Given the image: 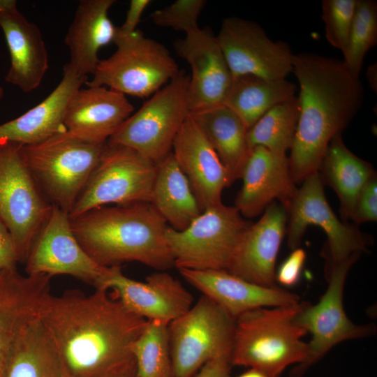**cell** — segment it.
<instances>
[{
	"mask_svg": "<svg viewBox=\"0 0 377 377\" xmlns=\"http://www.w3.org/2000/svg\"><path fill=\"white\" fill-rule=\"evenodd\" d=\"M37 318L71 377H102L134 360L131 346L148 321L103 289L50 293Z\"/></svg>",
	"mask_w": 377,
	"mask_h": 377,
	"instance_id": "1",
	"label": "cell"
},
{
	"mask_svg": "<svg viewBox=\"0 0 377 377\" xmlns=\"http://www.w3.org/2000/svg\"><path fill=\"white\" fill-rule=\"evenodd\" d=\"M293 73L300 87L299 117L288 160L292 178L299 184L318 172L331 140L361 108L364 91L360 75L335 58L294 54Z\"/></svg>",
	"mask_w": 377,
	"mask_h": 377,
	"instance_id": "2",
	"label": "cell"
},
{
	"mask_svg": "<svg viewBox=\"0 0 377 377\" xmlns=\"http://www.w3.org/2000/svg\"><path fill=\"white\" fill-rule=\"evenodd\" d=\"M70 223L80 245L102 267L138 262L165 271L175 266L165 239L168 225L149 202L96 207Z\"/></svg>",
	"mask_w": 377,
	"mask_h": 377,
	"instance_id": "3",
	"label": "cell"
},
{
	"mask_svg": "<svg viewBox=\"0 0 377 377\" xmlns=\"http://www.w3.org/2000/svg\"><path fill=\"white\" fill-rule=\"evenodd\" d=\"M304 302L248 311L235 319L230 363L258 369L271 377H280L290 364L307 357V333L295 323Z\"/></svg>",
	"mask_w": 377,
	"mask_h": 377,
	"instance_id": "4",
	"label": "cell"
},
{
	"mask_svg": "<svg viewBox=\"0 0 377 377\" xmlns=\"http://www.w3.org/2000/svg\"><path fill=\"white\" fill-rule=\"evenodd\" d=\"M105 143L89 142L66 131L42 142L22 146V152L49 202L69 214L98 164Z\"/></svg>",
	"mask_w": 377,
	"mask_h": 377,
	"instance_id": "5",
	"label": "cell"
},
{
	"mask_svg": "<svg viewBox=\"0 0 377 377\" xmlns=\"http://www.w3.org/2000/svg\"><path fill=\"white\" fill-rule=\"evenodd\" d=\"M115 52L100 60L87 87H105L138 98H147L166 85L179 68L162 43L140 30L128 36L116 34Z\"/></svg>",
	"mask_w": 377,
	"mask_h": 377,
	"instance_id": "6",
	"label": "cell"
},
{
	"mask_svg": "<svg viewBox=\"0 0 377 377\" xmlns=\"http://www.w3.org/2000/svg\"><path fill=\"white\" fill-rule=\"evenodd\" d=\"M235 318L202 295L168 325L170 377H193L207 362L230 357Z\"/></svg>",
	"mask_w": 377,
	"mask_h": 377,
	"instance_id": "7",
	"label": "cell"
},
{
	"mask_svg": "<svg viewBox=\"0 0 377 377\" xmlns=\"http://www.w3.org/2000/svg\"><path fill=\"white\" fill-rule=\"evenodd\" d=\"M22 146L0 140V220L13 237L19 263L24 264L54 205L30 172Z\"/></svg>",
	"mask_w": 377,
	"mask_h": 377,
	"instance_id": "8",
	"label": "cell"
},
{
	"mask_svg": "<svg viewBox=\"0 0 377 377\" xmlns=\"http://www.w3.org/2000/svg\"><path fill=\"white\" fill-rule=\"evenodd\" d=\"M251 223L223 203L205 209L184 230L168 226L165 239L178 269L228 270L237 245Z\"/></svg>",
	"mask_w": 377,
	"mask_h": 377,
	"instance_id": "9",
	"label": "cell"
},
{
	"mask_svg": "<svg viewBox=\"0 0 377 377\" xmlns=\"http://www.w3.org/2000/svg\"><path fill=\"white\" fill-rule=\"evenodd\" d=\"M190 77L180 70L117 130L107 142L123 145L157 164L172 152V145L189 114Z\"/></svg>",
	"mask_w": 377,
	"mask_h": 377,
	"instance_id": "10",
	"label": "cell"
},
{
	"mask_svg": "<svg viewBox=\"0 0 377 377\" xmlns=\"http://www.w3.org/2000/svg\"><path fill=\"white\" fill-rule=\"evenodd\" d=\"M156 170V163L134 149L106 142L69 218L108 204L151 203Z\"/></svg>",
	"mask_w": 377,
	"mask_h": 377,
	"instance_id": "11",
	"label": "cell"
},
{
	"mask_svg": "<svg viewBox=\"0 0 377 377\" xmlns=\"http://www.w3.org/2000/svg\"><path fill=\"white\" fill-rule=\"evenodd\" d=\"M360 254L330 265L328 286L314 305L304 302L295 317V323L311 334L306 360L297 364L290 377H302L310 367L318 362L332 348L346 340L369 337L375 333L374 326L356 325L346 316L343 293L346 276Z\"/></svg>",
	"mask_w": 377,
	"mask_h": 377,
	"instance_id": "12",
	"label": "cell"
},
{
	"mask_svg": "<svg viewBox=\"0 0 377 377\" xmlns=\"http://www.w3.org/2000/svg\"><path fill=\"white\" fill-rule=\"evenodd\" d=\"M318 172L308 176L297 188L288 209V246L299 247L310 225L321 228L327 236L330 265L341 263L367 251V239L355 225L341 221L328 204Z\"/></svg>",
	"mask_w": 377,
	"mask_h": 377,
	"instance_id": "13",
	"label": "cell"
},
{
	"mask_svg": "<svg viewBox=\"0 0 377 377\" xmlns=\"http://www.w3.org/2000/svg\"><path fill=\"white\" fill-rule=\"evenodd\" d=\"M218 43L232 78L252 75L267 80H282L293 73L289 45L272 40L255 22L230 17L223 20Z\"/></svg>",
	"mask_w": 377,
	"mask_h": 377,
	"instance_id": "14",
	"label": "cell"
},
{
	"mask_svg": "<svg viewBox=\"0 0 377 377\" xmlns=\"http://www.w3.org/2000/svg\"><path fill=\"white\" fill-rule=\"evenodd\" d=\"M94 288L112 290L133 313L167 325L186 312L193 300L181 282L164 271L154 273L141 282L125 276L120 265L107 267Z\"/></svg>",
	"mask_w": 377,
	"mask_h": 377,
	"instance_id": "15",
	"label": "cell"
},
{
	"mask_svg": "<svg viewBox=\"0 0 377 377\" xmlns=\"http://www.w3.org/2000/svg\"><path fill=\"white\" fill-rule=\"evenodd\" d=\"M24 264L27 274H66L94 287L107 268L84 251L73 233L68 214L55 206Z\"/></svg>",
	"mask_w": 377,
	"mask_h": 377,
	"instance_id": "16",
	"label": "cell"
},
{
	"mask_svg": "<svg viewBox=\"0 0 377 377\" xmlns=\"http://www.w3.org/2000/svg\"><path fill=\"white\" fill-rule=\"evenodd\" d=\"M173 45L191 68L187 92L189 113L223 105L232 76L212 30L198 27L175 40Z\"/></svg>",
	"mask_w": 377,
	"mask_h": 377,
	"instance_id": "17",
	"label": "cell"
},
{
	"mask_svg": "<svg viewBox=\"0 0 377 377\" xmlns=\"http://www.w3.org/2000/svg\"><path fill=\"white\" fill-rule=\"evenodd\" d=\"M51 277L0 269V377H7L24 330L50 293Z\"/></svg>",
	"mask_w": 377,
	"mask_h": 377,
	"instance_id": "18",
	"label": "cell"
},
{
	"mask_svg": "<svg viewBox=\"0 0 377 377\" xmlns=\"http://www.w3.org/2000/svg\"><path fill=\"white\" fill-rule=\"evenodd\" d=\"M242 186L235 207L242 216L253 218L279 200L287 210L297 191L286 154H279L262 146L250 150L241 177Z\"/></svg>",
	"mask_w": 377,
	"mask_h": 377,
	"instance_id": "19",
	"label": "cell"
},
{
	"mask_svg": "<svg viewBox=\"0 0 377 377\" xmlns=\"http://www.w3.org/2000/svg\"><path fill=\"white\" fill-rule=\"evenodd\" d=\"M288 212L277 202L244 232L228 272L251 283L275 288V263L287 231Z\"/></svg>",
	"mask_w": 377,
	"mask_h": 377,
	"instance_id": "20",
	"label": "cell"
},
{
	"mask_svg": "<svg viewBox=\"0 0 377 377\" xmlns=\"http://www.w3.org/2000/svg\"><path fill=\"white\" fill-rule=\"evenodd\" d=\"M172 149L202 212L222 203L223 189L234 180L190 114L176 135Z\"/></svg>",
	"mask_w": 377,
	"mask_h": 377,
	"instance_id": "21",
	"label": "cell"
},
{
	"mask_svg": "<svg viewBox=\"0 0 377 377\" xmlns=\"http://www.w3.org/2000/svg\"><path fill=\"white\" fill-rule=\"evenodd\" d=\"M0 27L10 56L6 82L24 93L31 92L40 86L49 68L41 31L18 10L15 0H0Z\"/></svg>",
	"mask_w": 377,
	"mask_h": 377,
	"instance_id": "22",
	"label": "cell"
},
{
	"mask_svg": "<svg viewBox=\"0 0 377 377\" xmlns=\"http://www.w3.org/2000/svg\"><path fill=\"white\" fill-rule=\"evenodd\" d=\"M133 110V105L121 93L105 87L80 88L68 103L64 126L77 138L103 144L132 114Z\"/></svg>",
	"mask_w": 377,
	"mask_h": 377,
	"instance_id": "23",
	"label": "cell"
},
{
	"mask_svg": "<svg viewBox=\"0 0 377 377\" xmlns=\"http://www.w3.org/2000/svg\"><path fill=\"white\" fill-rule=\"evenodd\" d=\"M191 285L236 319L241 314L262 307H276L300 302V297L279 287L269 288L241 279L226 270L179 269Z\"/></svg>",
	"mask_w": 377,
	"mask_h": 377,
	"instance_id": "24",
	"label": "cell"
},
{
	"mask_svg": "<svg viewBox=\"0 0 377 377\" xmlns=\"http://www.w3.org/2000/svg\"><path fill=\"white\" fill-rule=\"evenodd\" d=\"M114 0H82L66 34L64 43L69 61L64 68L87 77L93 75L100 61L101 47L113 43L117 28L108 16Z\"/></svg>",
	"mask_w": 377,
	"mask_h": 377,
	"instance_id": "25",
	"label": "cell"
},
{
	"mask_svg": "<svg viewBox=\"0 0 377 377\" xmlns=\"http://www.w3.org/2000/svg\"><path fill=\"white\" fill-rule=\"evenodd\" d=\"M87 81V77L64 68L61 82L43 101L20 117L0 125V140L24 146L66 131L64 117L68 103Z\"/></svg>",
	"mask_w": 377,
	"mask_h": 377,
	"instance_id": "26",
	"label": "cell"
},
{
	"mask_svg": "<svg viewBox=\"0 0 377 377\" xmlns=\"http://www.w3.org/2000/svg\"><path fill=\"white\" fill-rule=\"evenodd\" d=\"M323 182L337 193L344 221L352 218L357 198L376 173L373 165L354 154L344 144L341 134L330 142L318 170Z\"/></svg>",
	"mask_w": 377,
	"mask_h": 377,
	"instance_id": "27",
	"label": "cell"
},
{
	"mask_svg": "<svg viewBox=\"0 0 377 377\" xmlns=\"http://www.w3.org/2000/svg\"><path fill=\"white\" fill-rule=\"evenodd\" d=\"M189 114L234 182L240 178L251 150L247 142V129L242 120L224 105Z\"/></svg>",
	"mask_w": 377,
	"mask_h": 377,
	"instance_id": "28",
	"label": "cell"
},
{
	"mask_svg": "<svg viewBox=\"0 0 377 377\" xmlns=\"http://www.w3.org/2000/svg\"><path fill=\"white\" fill-rule=\"evenodd\" d=\"M151 204L168 226L182 231L202 212L190 186L172 152L156 164Z\"/></svg>",
	"mask_w": 377,
	"mask_h": 377,
	"instance_id": "29",
	"label": "cell"
},
{
	"mask_svg": "<svg viewBox=\"0 0 377 377\" xmlns=\"http://www.w3.org/2000/svg\"><path fill=\"white\" fill-rule=\"evenodd\" d=\"M294 83L252 75L232 78L223 105L235 113L247 131L276 105L295 96Z\"/></svg>",
	"mask_w": 377,
	"mask_h": 377,
	"instance_id": "30",
	"label": "cell"
},
{
	"mask_svg": "<svg viewBox=\"0 0 377 377\" xmlns=\"http://www.w3.org/2000/svg\"><path fill=\"white\" fill-rule=\"evenodd\" d=\"M7 377H71L38 318L24 330Z\"/></svg>",
	"mask_w": 377,
	"mask_h": 377,
	"instance_id": "31",
	"label": "cell"
},
{
	"mask_svg": "<svg viewBox=\"0 0 377 377\" xmlns=\"http://www.w3.org/2000/svg\"><path fill=\"white\" fill-rule=\"evenodd\" d=\"M298 117L297 96L276 105L247 131L249 149L262 146L274 153L286 154L294 142Z\"/></svg>",
	"mask_w": 377,
	"mask_h": 377,
	"instance_id": "32",
	"label": "cell"
},
{
	"mask_svg": "<svg viewBox=\"0 0 377 377\" xmlns=\"http://www.w3.org/2000/svg\"><path fill=\"white\" fill-rule=\"evenodd\" d=\"M138 377H170L171 360L168 325L148 320L131 346Z\"/></svg>",
	"mask_w": 377,
	"mask_h": 377,
	"instance_id": "33",
	"label": "cell"
},
{
	"mask_svg": "<svg viewBox=\"0 0 377 377\" xmlns=\"http://www.w3.org/2000/svg\"><path fill=\"white\" fill-rule=\"evenodd\" d=\"M377 43V3L357 0L343 63L360 75L365 55Z\"/></svg>",
	"mask_w": 377,
	"mask_h": 377,
	"instance_id": "34",
	"label": "cell"
},
{
	"mask_svg": "<svg viewBox=\"0 0 377 377\" xmlns=\"http://www.w3.org/2000/svg\"><path fill=\"white\" fill-rule=\"evenodd\" d=\"M357 0H323L322 20L328 43L342 52L346 49Z\"/></svg>",
	"mask_w": 377,
	"mask_h": 377,
	"instance_id": "35",
	"label": "cell"
},
{
	"mask_svg": "<svg viewBox=\"0 0 377 377\" xmlns=\"http://www.w3.org/2000/svg\"><path fill=\"white\" fill-rule=\"evenodd\" d=\"M206 3L205 0H177L155 10L150 17L157 26L171 28L186 34L199 27L198 19Z\"/></svg>",
	"mask_w": 377,
	"mask_h": 377,
	"instance_id": "36",
	"label": "cell"
},
{
	"mask_svg": "<svg viewBox=\"0 0 377 377\" xmlns=\"http://www.w3.org/2000/svg\"><path fill=\"white\" fill-rule=\"evenodd\" d=\"M351 220L356 224L377 220V177L364 186L356 201Z\"/></svg>",
	"mask_w": 377,
	"mask_h": 377,
	"instance_id": "37",
	"label": "cell"
},
{
	"mask_svg": "<svg viewBox=\"0 0 377 377\" xmlns=\"http://www.w3.org/2000/svg\"><path fill=\"white\" fill-rule=\"evenodd\" d=\"M281 264L275 279L281 285L290 287L295 286L300 279L306 254L304 249L297 248Z\"/></svg>",
	"mask_w": 377,
	"mask_h": 377,
	"instance_id": "38",
	"label": "cell"
},
{
	"mask_svg": "<svg viewBox=\"0 0 377 377\" xmlns=\"http://www.w3.org/2000/svg\"><path fill=\"white\" fill-rule=\"evenodd\" d=\"M19 263L13 237L0 220V269H17Z\"/></svg>",
	"mask_w": 377,
	"mask_h": 377,
	"instance_id": "39",
	"label": "cell"
},
{
	"mask_svg": "<svg viewBox=\"0 0 377 377\" xmlns=\"http://www.w3.org/2000/svg\"><path fill=\"white\" fill-rule=\"evenodd\" d=\"M150 0H131L124 23L117 28V35L128 36L136 31L141 15L150 4Z\"/></svg>",
	"mask_w": 377,
	"mask_h": 377,
	"instance_id": "40",
	"label": "cell"
},
{
	"mask_svg": "<svg viewBox=\"0 0 377 377\" xmlns=\"http://www.w3.org/2000/svg\"><path fill=\"white\" fill-rule=\"evenodd\" d=\"M230 357H223L207 362L193 377H230Z\"/></svg>",
	"mask_w": 377,
	"mask_h": 377,
	"instance_id": "41",
	"label": "cell"
},
{
	"mask_svg": "<svg viewBox=\"0 0 377 377\" xmlns=\"http://www.w3.org/2000/svg\"><path fill=\"white\" fill-rule=\"evenodd\" d=\"M102 377H138L135 359Z\"/></svg>",
	"mask_w": 377,
	"mask_h": 377,
	"instance_id": "42",
	"label": "cell"
},
{
	"mask_svg": "<svg viewBox=\"0 0 377 377\" xmlns=\"http://www.w3.org/2000/svg\"><path fill=\"white\" fill-rule=\"evenodd\" d=\"M237 377H271L265 372L256 368H250Z\"/></svg>",
	"mask_w": 377,
	"mask_h": 377,
	"instance_id": "43",
	"label": "cell"
},
{
	"mask_svg": "<svg viewBox=\"0 0 377 377\" xmlns=\"http://www.w3.org/2000/svg\"><path fill=\"white\" fill-rule=\"evenodd\" d=\"M376 65H372L369 68H368V70H367V75H370V76L371 75V77H372L369 82H370V84H371V85L372 86L373 88L374 87H376L374 84V75H376Z\"/></svg>",
	"mask_w": 377,
	"mask_h": 377,
	"instance_id": "44",
	"label": "cell"
},
{
	"mask_svg": "<svg viewBox=\"0 0 377 377\" xmlns=\"http://www.w3.org/2000/svg\"><path fill=\"white\" fill-rule=\"evenodd\" d=\"M4 96V89L3 87L0 84V100L3 98Z\"/></svg>",
	"mask_w": 377,
	"mask_h": 377,
	"instance_id": "45",
	"label": "cell"
}]
</instances>
